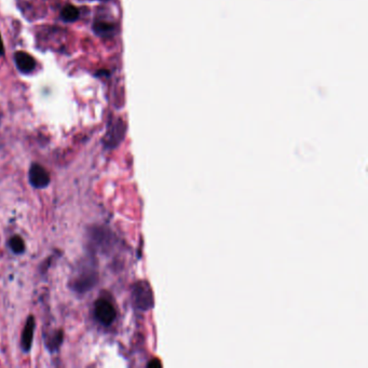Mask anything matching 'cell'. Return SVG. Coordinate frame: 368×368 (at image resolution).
I'll list each match as a JSON object with an SVG mask.
<instances>
[{
  "label": "cell",
  "instance_id": "cell-10",
  "mask_svg": "<svg viewBox=\"0 0 368 368\" xmlns=\"http://www.w3.org/2000/svg\"><path fill=\"white\" fill-rule=\"evenodd\" d=\"M3 54H4V47H3L1 36H0V56H3Z\"/></svg>",
  "mask_w": 368,
  "mask_h": 368
},
{
  "label": "cell",
  "instance_id": "cell-2",
  "mask_svg": "<svg viewBox=\"0 0 368 368\" xmlns=\"http://www.w3.org/2000/svg\"><path fill=\"white\" fill-rule=\"evenodd\" d=\"M95 316L103 325H111L116 318V309L106 299H100L95 304Z\"/></svg>",
  "mask_w": 368,
  "mask_h": 368
},
{
  "label": "cell",
  "instance_id": "cell-11",
  "mask_svg": "<svg viewBox=\"0 0 368 368\" xmlns=\"http://www.w3.org/2000/svg\"><path fill=\"white\" fill-rule=\"evenodd\" d=\"M160 366L161 364L160 363H159V362H150V363L149 364H148V366Z\"/></svg>",
  "mask_w": 368,
  "mask_h": 368
},
{
  "label": "cell",
  "instance_id": "cell-3",
  "mask_svg": "<svg viewBox=\"0 0 368 368\" xmlns=\"http://www.w3.org/2000/svg\"><path fill=\"white\" fill-rule=\"evenodd\" d=\"M29 182L35 188H45L50 183V175L40 164H34L29 169Z\"/></svg>",
  "mask_w": 368,
  "mask_h": 368
},
{
  "label": "cell",
  "instance_id": "cell-1",
  "mask_svg": "<svg viewBox=\"0 0 368 368\" xmlns=\"http://www.w3.org/2000/svg\"><path fill=\"white\" fill-rule=\"evenodd\" d=\"M133 304L141 310H149L153 307V293L150 285L146 281L137 282L132 290Z\"/></svg>",
  "mask_w": 368,
  "mask_h": 368
},
{
  "label": "cell",
  "instance_id": "cell-6",
  "mask_svg": "<svg viewBox=\"0 0 368 368\" xmlns=\"http://www.w3.org/2000/svg\"><path fill=\"white\" fill-rule=\"evenodd\" d=\"M34 331H35V320L32 316H29L26 321L25 328H24L23 335H22V339H21V345L25 352L29 351L31 347L32 337H34Z\"/></svg>",
  "mask_w": 368,
  "mask_h": 368
},
{
  "label": "cell",
  "instance_id": "cell-4",
  "mask_svg": "<svg viewBox=\"0 0 368 368\" xmlns=\"http://www.w3.org/2000/svg\"><path fill=\"white\" fill-rule=\"evenodd\" d=\"M124 134V126L122 121H114L108 128L107 133L105 135V144L107 147H114L117 146L121 140L123 139Z\"/></svg>",
  "mask_w": 368,
  "mask_h": 368
},
{
  "label": "cell",
  "instance_id": "cell-8",
  "mask_svg": "<svg viewBox=\"0 0 368 368\" xmlns=\"http://www.w3.org/2000/svg\"><path fill=\"white\" fill-rule=\"evenodd\" d=\"M79 18V10L74 5H66L62 10V19L65 22H75Z\"/></svg>",
  "mask_w": 368,
  "mask_h": 368
},
{
  "label": "cell",
  "instance_id": "cell-5",
  "mask_svg": "<svg viewBox=\"0 0 368 368\" xmlns=\"http://www.w3.org/2000/svg\"><path fill=\"white\" fill-rule=\"evenodd\" d=\"M14 61L16 64V67H18L22 73H30V71L34 70L36 66V61L34 57H32L30 54L23 51H19L14 54Z\"/></svg>",
  "mask_w": 368,
  "mask_h": 368
},
{
  "label": "cell",
  "instance_id": "cell-7",
  "mask_svg": "<svg viewBox=\"0 0 368 368\" xmlns=\"http://www.w3.org/2000/svg\"><path fill=\"white\" fill-rule=\"evenodd\" d=\"M93 29L98 36H108L113 34V25L106 23V22H96L93 25Z\"/></svg>",
  "mask_w": 368,
  "mask_h": 368
},
{
  "label": "cell",
  "instance_id": "cell-9",
  "mask_svg": "<svg viewBox=\"0 0 368 368\" xmlns=\"http://www.w3.org/2000/svg\"><path fill=\"white\" fill-rule=\"evenodd\" d=\"M9 246L11 251L15 253V254H22L25 251L24 241L19 235H14V237L9 240Z\"/></svg>",
  "mask_w": 368,
  "mask_h": 368
}]
</instances>
